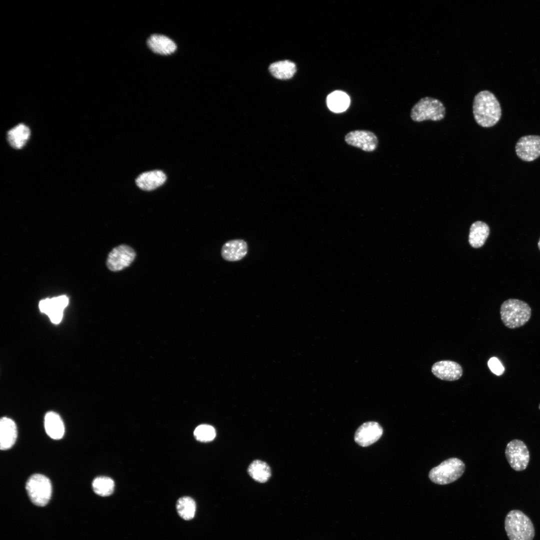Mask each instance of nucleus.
<instances>
[{"instance_id":"nucleus-1","label":"nucleus","mask_w":540,"mask_h":540,"mask_svg":"<svg viewBox=\"0 0 540 540\" xmlns=\"http://www.w3.org/2000/svg\"><path fill=\"white\" fill-rule=\"evenodd\" d=\"M472 112L476 122L483 128L493 126L502 116L500 102L494 94L487 90L480 91L475 96Z\"/></svg>"},{"instance_id":"nucleus-2","label":"nucleus","mask_w":540,"mask_h":540,"mask_svg":"<svg viewBox=\"0 0 540 540\" xmlns=\"http://www.w3.org/2000/svg\"><path fill=\"white\" fill-rule=\"evenodd\" d=\"M500 315L504 325L508 328L514 329L523 326L530 320L532 309L525 302L510 298L502 304Z\"/></svg>"},{"instance_id":"nucleus-3","label":"nucleus","mask_w":540,"mask_h":540,"mask_svg":"<svg viewBox=\"0 0 540 540\" xmlns=\"http://www.w3.org/2000/svg\"><path fill=\"white\" fill-rule=\"evenodd\" d=\"M504 527L510 540H532L535 530L530 518L519 510L510 511L504 520Z\"/></svg>"},{"instance_id":"nucleus-4","label":"nucleus","mask_w":540,"mask_h":540,"mask_svg":"<svg viewBox=\"0 0 540 540\" xmlns=\"http://www.w3.org/2000/svg\"><path fill=\"white\" fill-rule=\"evenodd\" d=\"M464 462L459 458H448L438 466L432 468L428 478L434 484L444 485L452 483L458 479L465 470Z\"/></svg>"},{"instance_id":"nucleus-5","label":"nucleus","mask_w":540,"mask_h":540,"mask_svg":"<svg viewBox=\"0 0 540 540\" xmlns=\"http://www.w3.org/2000/svg\"><path fill=\"white\" fill-rule=\"evenodd\" d=\"M446 115V108L440 100L428 96L420 99L412 108V120L417 122L426 120L440 121Z\"/></svg>"},{"instance_id":"nucleus-6","label":"nucleus","mask_w":540,"mask_h":540,"mask_svg":"<svg viewBox=\"0 0 540 540\" xmlns=\"http://www.w3.org/2000/svg\"><path fill=\"white\" fill-rule=\"evenodd\" d=\"M26 489L31 502L37 506H44L51 498L52 484L44 475L37 474L31 476L26 482Z\"/></svg>"},{"instance_id":"nucleus-7","label":"nucleus","mask_w":540,"mask_h":540,"mask_svg":"<svg viewBox=\"0 0 540 540\" xmlns=\"http://www.w3.org/2000/svg\"><path fill=\"white\" fill-rule=\"evenodd\" d=\"M505 456L510 467L517 472L526 470L530 460L528 446L523 441L518 439L512 440L507 444Z\"/></svg>"},{"instance_id":"nucleus-8","label":"nucleus","mask_w":540,"mask_h":540,"mask_svg":"<svg viewBox=\"0 0 540 540\" xmlns=\"http://www.w3.org/2000/svg\"><path fill=\"white\" fill-rule=\"evenodd\" d=\"M136 256L134 250L130 246L120 245L109 253L106 260L107 266L112 272L122 270L132 263Z\"/></svg>"},{"instance_id":"nucleus-9","label":"nucleus","mask_w":540,"mask_h":540,"mask_svg":"<svg viewBox=\"0 0 540 540\" xmlns=\"http://www.w3.org/2000/svg\"><path fill=\"white\" fill-rule=\"evenodd\" d=\"M517 156L522 160L532 162L540 156V136L529 135L521 137L516 145Z\"/></svg>"},{"instance_id":"nucleus-10","label":"nucleus","mask_w":540,"mask_h":540,"mask_svg":"<svg viewBox=\"0 0 540 540\" xmlns=\"http://www.w3.org/2000/svg\"><path fill=\"white\" fill-rule=\"evenodd\" d=\"M344 140L348 144L367 152L374 151L378 144L376 136L371 132L364 130L350 132L346 135Z\"/></svg>"},{"instance_id":"nucleus-11","label":"nucleus","mask_w":540,"mask_h":540,"mask_svg":"<svg viewBox=\"0 0 540 540\" xmlns=\"http://www.w3.org/2000/svg\"><path fill=\"white\" fill-rule=\"evenodd\" d=\"M68 304V298L63 295L40 300L39 308L42 312L49 316L52 322L57 324L62 320L63 310Z\"/></svg>"},{"instance_id":"nucleus-12","label":"nucleus","mask_w":540,"mask_h":540,"mask_svg":"<svg viewBox=\"0 0 540 540\" xmlns=\"http://www.w3.org/2000/svg\"><path fill=\"white\" fill-rule=\"evenodd\" d=\"M382 433V428L378 423L376 422H368L362 424L357 429L354 439L360 446H368L378 441Z\"/></svg>"},{"instance_id":"nucleus-13","label":"nucleus","mask_w":540,"mask_h":540,"mask_svg":"<svg viewBox=\"0 0 540 540\" xmlns=\"http://www.w3.org/2000/svg\"><path fill=\"white\" fill-rule=\"evenodd\" d=\"M437 378L446 381H454L460 378L463 373L462 366L458 362L444 360L435 362L431 369Z\"/></svg>"},{"instance_id":"nucleus-14","label":"nucleus","mask_w":540,"mask_h":540,"mask_svg":"<svg viewBox=\"0 0 540 540\" xmlns=\"http://www.w3.org/2000/svg\"><path fill=\"white\" fill-rule=\"evenodd\" d=\"M248 246L246 241L236 239L226 242L222 246L221 255L222 258L228 262L241 260L247 254Z\"/></svg>"},{"instance_id":"nucleus-15","label":"nucleus","mask_w":540,"mask_h":540,"mask_svg":"<svg viewBox=\"0 0 540 540\" xmlns=\"http://www.w3.org/2000/svg\"><path fill=\"white\" fill-rule=\"evenodd\" d=\"M17 438L16 426L13 420L2 417L0 420V448L1 450L10 448Z\"/></svg>"},{"instance_id":"nucleus-16","label":"nucleus","mask_w":540,"mask_h":540,"mask_svg":"<svg viewBox=\"0 0 540 540\" xmlns=\"http://www.w3.org/2000/svg\"><path fill=\"white\" fill-rule=\"evenodd\" d=\"M166 179V175L162 171L154 170L140 174L136 178V182L140 189L150 191L161 186Z\"/></svg>"},{"instance_id":"nucleus-17","label":"nucleus","mask_w":540,"mask_h":540,"mask_svg":"<svg viewBox=\"0 0 540 540\" xmlns=\"http://www.w3.org/2000/svg\"><path fill=\"white\" fill-rule=\"evenodd\" d=\"M148 47L154 53L168 55L176 49V43L168 36L160 34L150 36L147 40Z\"/></svg>"},{"instance_id":"nucleus-18","label":"nucleus","mask_w":540,"mask_h":540,"mask_svg":"<svg viewBox=\"0 0 540 540\" xmlns=\"http://www.w3.org/2000/svg\"><path fill=\"white\" fill-rule=\"evenodd\" d=\"M44 428L46 434L54 440L61 439L64 434V426L63 421L57 413L48 412L44 416Z\"/></svg>"},{"instance_id":"nucleus-19","label":"nucleus","mask_w":540,"mask_h":540,"mask_svg":"<svg viewBox=\"0 0 540 540\" xmlns=\"http://www.w3.org/2000/svg\"><path fill=\"white\" fill-rule=\"evenodd\" d=\"M490 234L488 225L481 221H476L470 227L468 242L474 248L482 247L484 244Z\"/></svg>"},{"instance_id":"nucleus-20","label":"nucleus","mask_w":540,"mask_h":540,"mask_svg":"<svg viewBox=\"0 0 540 540\" xmlns=\"http://www.w3.org/2000/svg\"><path fill=\"white\" fill-rule=\"evenodd\" d=\"M30 134V128L22 124H18L8 131L7 140L13 148L20 149L25 145Z\"/></svg>"},{"instance_id":"nucleus-21","label":"nucleus","mask_w":540,"mask_h":540,"mask_svg":"<svg viewBox=\"0 0 540 540\" xmlns=\"http://www.w3.org/2000/svg\"><path fill=\"white\" fill-rule=\"evenodd\" d=\"M270 74L277 79L288 80L296 72V66L288 60H281L272 64L268 68Z\"/></svg>"},{"instance_id":"nucleus-22","label":"nucleus","mask_w":540,"mask_h":540,"mask_svg":"<svg viewBox=\"0 0 540 540\" xmlns=\"http://www.w3.org/2000/svg\"><path fill=\"white\" fill-rule=\"evenodd\" d=\"M350 99L345 92L336 90L330 94L327 97L326 104L329 109L334 112L345 111L349 106Z\"/></svg>"},{"instance_id":"nucleus-23","label":"nucleus","mask_w":540,"mask_h":540,"mask_svg":"<svg viewBox=\"0 0 540 540\" xmlns=\"http://www.w3.org/2000/svg\"><path fill=\"white\" fill-rule=\"evenodd\" d=\"M248 473L255 480L264 483L267 482L271 476V470L264 462L255 460L248 468Z\"/></svg>"},{"instance_id":"nucleus-24","label":"nucleus","mask_w":540,"mask_h":540,"mask_svg":"<svg viewBox=\"0 0 540 540\" xmlns=\"http://www.w3.org/2000/svg\"><path fill=\"white\" fill-rule=\"evenodd\" d=\"M176 508L178 514L184 520H190L194 516L196 504L191 497L180 498L176 502Z\"/></svg>"},{"instance_id":"nucleus-25","label":"nucleus","mask_w":540,"mask_h":540,"mask_svg":"<svg viewBox=\"0 0 540 540\" xmlns=\"http://www.w3.org/2000/svg\"><path fill=\"white\" fill-rule=\"evenodd\" d=\"M94 492L102 496H108L112 494L114 489V482L111 478L101 476L96 478L92 483Z\"/></svg>"},{"instance_id":"nucleus-26","label":"nucleus","mask_w":540,"mask_h":540,"mask_svg":"<svg viewBox=\"0 0 540 540\" xmlns=\"http://www.w3.org/2000/svg\"><path fill=\"white\" fill-rule=\"evenodd\" d=\"M194 434L195 438L201 442H209L216 437V432L213 426L208 424H200L194 430Z\"/></svg>"},{"instance_id":"nucleus-27","label":"nucleus","mask_w":540,"mask_h":540,"mask_svg":"<svg viewBox=\"0 0 540 540\" xmlns=\"http://www.w3.org/2000/svg\"><path fill=\"white\" fill-rule=\"evenodd\" d=\"M488 364L490 370L497 376L502 374L504 371V368L499 360L496 357L490 358L488 361Z\"/></svg>"},{"instance_id":"nucleus-28","label":"nucleus","mask_w":540,"mask_h":540,"mask_svg":"<svg viewBox=\"0 0 540 540\" xmlns=\"http://www.w3.org/2000/svg\"><path fill=\"white\" fill-rule=\"evenodd\" d=\"M538 248H539V249L540 250V240H539V241L538 242Z\"/></svg>"}]
</instances>
